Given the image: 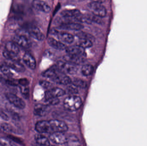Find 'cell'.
<instances>
[{
  "label": "cell",
  "mask_w": 147,
  "mask_h": 146,
  "mask_svg": "<svg viewBox=\"0 0 147 146\" xmlns=\"http://www.w3.org/2000/svg\"><path fill=\"white\" fill-rule=\"evenodd\" d=\"M82 104V101L79 97L71 96L67 97L64 101V107L65 109L70 111L78 110Z\"/></svg>",
  "instance_id": "1"
},
{
  "label": "cell",
  "mask_w": 147,
  "mask_h": 146,
  "mask_svg": "<svg viewBox=\"0 0 147 146\" xmlns=\"http://www.w3.org/2000/svg\"><path fill=\"white\" fill-rule=\"evenodd\" d=\"M88 7L92 14L98 17L104 18L107 15L106 9L101 3L93 1L88 4Z\"/></svg>",
  "instance_id": "2"
},
{
  "label": "cell",
  "mask_w": 147,
  "mask_h": 146,
  "mask_svg": "<svg viewBox=\"0 0 147 146\" xmlns=\"http://www.w3.org/2000/svg\"><path fill=\"white\" fill-rule=\"evenodd\" d=\"M56 66L59 71L65 74L73 75L78 71L77 65L66 61H59L57 62Z\"/></svg>",
  "instance_id": "3"
},
{
  "label": "cell",
  "mask_w": 147,
  "mask_h": 146,
  "mask_svg": "<svg viewBox=\"0 0 147 146\" xmlns=\"http://www.w3.org/2000/svg\"><path fill=\"white\" fill-rule=\"evenodd\" d=\"M13 41L18 46L25 49H28L31 46V42L28 35L16 34L13 36Z\"/></svg>",
  "instance_id": "4"
},
{
  "label": "cell",
  "mask_w": 147,
  "mask_h": 146,
  "mask_svg": "<svg viewBox=\"0 0 147 146\" xmlns=\"http://www.w3.org/2000/svg\"><path fill=\"white\" fill-rule=\"evenodd\" d=\"M51 80L55 83L59 85H68L71 83V79L67 75L59 71L58 69Z\"/></svg>",
  "instance_id": "5"
},
{
  "label": "cell",
  "mask_w": 147,
  "mask_h": 146,
  "mask_svg": "<svg viewBox=\"0 0 147 146\" xmlns=\"http://www.w3.org/2000/svg\"><path fill=\"white\" fill-rule=\"evenodd\" d=\"M52 33L63 43L70 44L74 41V37L73 35L67 32L59 31L56 30H53Z\"/></svg>",
  "instance_id": "6"
},
{
  "label": "cell",
  "mask_w": 147,
  "mask_h": 146,
  "mask_svg": "<svg viewBox=\"0 0 147 146\" xmlns=\"http://www.w3.org/2000/svg\"><path fill=\"white\" fill-rule=\"evenodd\" d=\"M49 139L51 141L56 145H63L67 144V137L64 133L53 132L50 134Z\"/></svg>",
  "instance_id": "7"
},
{
  "label": "cell",
  "mask_w": 147,
  "mask_h": 146,
  "mask_svg": "<svg viewBox=\"0 0 147 146\" xmlns=\"http://www.w3.org/2000/svg\"><path fill=\"white\" fill-rule=\"evenodd\" d=\"M6 97L9 103L16 108L22 109L26 107L25 102L15 94L9 93L6 94Z\"/></svg>",
  "instance_id": "8"
},
{
  "label": "cell",
  "mask_w": 147,
  "mask_h": 146,
  "mask_svg": "<svg viewBox=\"0 0 147 146\" xmlns=\"http://www.w3.org/2000/svg\"><path fill=\"white\" fill-rule=\"evenodd\" d=\"M51 127L52 133L62 132L65 133L68 131L69 128L67 124L62 121L58 120H52L49 121Z\"/></svg>",
  "instance_id": "9"
},
{
  "label": "cell",
  "mask_w": 147,
  "mask_h": 146,
  "mask_svg": "<svg viewBox=\"0 0 147 146\" xmlns=\"http://www.w3.org/2000/svg\"><path fill=\"white\" fill-rule=\"evenodd\" d=\"M25 29L28 33L29 36L33 38L38 41H42L45 39V35L37 27L29 26L26 27Z\"/></svg>",
  "instance_id": "10"
},
{
  "label": "cell",
  "mask_w": 147,
  "mask_h": 146,
  "mask_svg": "<svg viewBox=\"0 0 147 146\" xmlns=\"http://www.w3.org/2000/svg\"><path fill=\"white\" fill-rule=\"evenodd\" d=\"M35 130L40 134L52 133L49 121H41L38 122L35 125Z\"/></svg>",
  "instance_id": "11"
},
{
  "label": "cell",
  "mask_w": 147,
  "mask_h": 146,
  "mask_svg": "<svg viewBox=\"0 0 147 146\" xmlns=\"http://www.w3.org/2000/svg\"><path fill=\"white\" fill-rule=\"evenodd\" d=\"M32 4L34 7L38 11L45 13H48L51 12V7L45 1L42 0H34Z\"/></svg>",
  "instance_id": "12"
},
{
  "label": "cell",
  "mask_w": 147,
  "mask_h": 146,
  "mask_svg": "<svg viewBox=\"0 0 147 146\" xmlns=\"http://www.w3.org/2000/svg\"><path fill=\"white\" fill-rule=\"evenodd\" d=\"M60 29L68 31H80L84 27V26L79 22H69L59 25Z\"/></svg>",
  "instance_id": "13"
},
{
  "label": "cell",
  "mask_w": 147,
  "mask_h": 146,
  "mask_svg": "<svg viewBox=\"0 0 147 146\" xmlns=\"http://www.w3.org/2000/svg\"><path fill=\"white\" fill-rule=\"evenodd\" d=\"M65 51L67 54L69 55L85 56V49L78 45L67 47Z\"/></svg>",
  "instance_id": "14"
},
{
  "label": "cell",
  "mask_w": 147,
  "mask_h": 146,
  "mask_svg": "<svg viewBox=\"0 0 147 146\" xmlns=\"http://www.w3.org/2000/svg\"><path fill=\"white\" fill-rule=\"evenodd\" d=\"M65 92L63 89L59 87L51 88L46 92V99L51 98H59L65 94Z\"/></svg>",
  "instance_id": "15"
},
{
  "label": "cell",
  "mask_w": 147,
  "mask_h": 146,
  "mask_svg": "<svg viewBox=\"0 0 147 146\" xmlns=\"http://www.w3.org/2000/svg\"><path fill=\"white\" fill-rule=\"evenodd\" d=\"M5 64L11 69H13L17 72H23L25 71L24 66L17 60H7Z\"/></svg>",
  "instance_id": "16"
},
{
  "label": "cell",
  "mask_w": 147,
  "mask_h": 146,
  "mask_svg": "<svg viewBox=\"0 0 147 146\" xmlns=\"http://www.w3.org/2000/svg\"><path fill=\"white\" fill-rule=\"evenodd\" d=\"M50 111L49 106L42 104L36 105L34 107V115L40 117L45 116Z\"/></svg>",
  "instance_id": "17"
},
{
  "label": "cell",
  "mask_w": 147,
  "mask_h": 146,
  "mask_svg": "<svg viewBox=\"0 0 147 146\" xmlns=\"http://www.w3.org/2000/svg\"><path fill=\"white\" fill-rule=\"evenodd\" d=\"M85 57L84 56L74 55L67 54L64 56L63 59L65 61L77 65L84 62Z\"/></svg>",
  "instance_id": "18"
},
{
  "label": "cell",
  "mask_w": 147,
  "mask_h": 146,
  "mask_svg": "<svg viewBox=\"0 0 147 146\" xmlns=\"http://www.w3.org/2000/svg\"><path fill=\"white\" fill-rule=\"evenodd\" d=\"M47 43L51 47L58 50H65L67 47L63 43L61 42L60 40H57L52 37L48 38Z\"/></svg>",
  "instance_id": "19"
},
{
  "label": "cell",
  "mask_w": 147,
  "mask_h": 146,
  "mask_svg": "<svg viewBox=\"0 0 147 146\" xmlns=\"http://www.w3.org/2000/svg\"><path fill=\"white\" fill-rule=\"evenodd\" d=\"M82 13L81 12L77 9H65V10H63L60 13L62 17L68 18H74L76 20L77 18Z\"/></svg>",
  "instance_id": "20"
},
{
  "label": "cell",
  "mask_w": 147,
  "mask_h": 146,
  "mask_svg": "<svg viewBox=\"0 0 147 146\" xmlns=\"http://www.w3.org/2000/svg\"><path fill=\"white\" fill-rule=\"evenodd\" d=\"M23 61L24 63L32 69H35L36 62L35 59L30 53H26L23 56Z\"/></svg>",
  "instance_id": "21"
},
{
  "label": "cell",
  "mask_w": 147,
  "mask_h": 146,
  "mask_svg": "<svg viewBox=\"0 0 147 146\" xmlns=\"http://www.w3.org/2000/svg\"><path fill=\"white\" fill-rule=\"evenodd\" d=\"M5 49L14 55H18L20 52L19 46L13 41H9L5 45Z\"/></svg>",
  "instance_id": "22"
},
{
  "label": "cell",
  "mask_w": 147,
  "mask_h": 146,
  "mask_svg": "<svg viewBox=\"0 0 147 146\" xmlns=\"http://www.w3.org/2000/svg\"><path fill=\"white\" fill-rule=\"evenodd\" d=\"M35 139L36 143L40 145L47 146L50 145L49 140L46 136L42 135H36L35 137Z\"/></svg>",
  "instance_id": "23"
},
{
  "label": "cell",
  "mask_w": 147,
  "mask_h": 146,
  "mask_svg": "<svg viewBox=\"0 0 147 146\" xmlns=\"http://www.w3.org/2000/svg\"><path fill=\"white\" fill-rule=\"evenodd\" d=\"M78 45L84 49H87L92 46L93 42L86 39L79 38Z\"/></svg>",
  "instance_id": "24"
},
{
  "label": "cell",
  "mask_w": 147,
  "mask_h": 146,
  "mask_svg": "<svg viewBox=\"0 0 147 146\" xmlns=\"http://www.w3.org/2000/svg\"><path fill=\"white\" fill-rule=\"evenodd\" d=\"M94 68L90 64H85L83 65L81 69V73L84 76H87L91 75L93 73Z\"/></svg>",
  "instance_id": "25"
},
{
  "label": "cell",
  "mask_w": 147,
  "mask_h": 146,
  "mask_svg": "<svg viewBox=\"0 0 147 146\" xmlns=\"http://www.w3.org/2000/svg\"><path fill=\"white\" fill-rule=\"evenodd\" d=\"M71 84L77 87L85 88L87 87V83L84 81L80 79H71Z\"/></svg>",
  "instance_id": "26"
},
{
  "label": "cell",
  "mask_w": 147,
  "mask_h": 146,
  "mask_svg": "<svg viewBox=\"0 0 147 146\" xmlns=\"http://www.w3.org/2000/svg\"><path fill=\"white\" fill-rule=\"evenodd\" d=\"M76 36L79 38L86 39H90L92 42H94L95 40V37L94 36H92V34L84 32L79 31L76 34Z\"/></svg>",
  "instance_id": "27"
},
{
  "label": "cell",
  "mask_w": 147,
  "mask_h": 146,
  "mask_svg": "<svg viewBox=\"0 0 147 146\" xmlns=\"http://www.w3.org/2000/svg\"><path fill=\"white\" fill-rule=\"evenodd\" d=\"M10 68L8 67L6 64L0 65V70L5 75L11 76L13 75L12 72L10 71Z\"/></svg>",
  "instance_id": "28"
},
{
  "label": "cell",
  "mask_w": 147,
  "mask_h": 146,
  "mask_svg": "<svg viewBox=\"0 0 147 146\" xmlns=\"http://www.w3.org/2000/svg\"><path fill=\"white\" fill-rule=\"evenodd\" d=\"M3 56L6 58L7 60H17L18 59V55H14L7 51L4 49L3 52Z\"/></svg>",
  "instance_id": "29"
},
{
  "label": "cell",
  "mask_w": 147,
  "mask_h": 146,
  "mask_svg": "<svg viewBox=\"0 0 147 146\" xmlns=\"http://www.w3.org/2000/svg\"><path fill=\"white\" fill-rule=\"evenodd\" d=\"M79 141L77 137L74 135H70L67 137V144L69 145H78L79 144Z\"/></svg>",
  "instance_id": "30"
},
{
  "label": "cell",
  "mask_w": 147,
  "mask_h": 146,
  "mask_svg": "<svg viewBox=\"0 0 147 146\" xmlns=\"http://www.w3.org/2000/svg\"><path fill=\"white\" fill-rule=\"evenodd\" d=\"M13 143L10 139L5 138H0V145L1 146H12Z\"/></svg>",
  "instance_id": "31"
},
{
  "label": "cell",
  "mask_w": 147,
  "mask_h": 146,
  "mask_svg": "<svg viewBox=\"0 0 147 146\" xmlns=\"http://www.w3.org/2000/svg\"><path fill=\"white\" fill-rule=\"evenodd\" d=\"M46 99L47 103L51 105H57L59 103V100L58 98H51Z\"/></svg>",
  "instance_id": "32"
},
{
  "label": "cell",
  "mask_w": 147,
  "mask_h": 146,
  "mask_svg": "<svg viewBox=\"0 0 147 146\" xmlns=\"http://www.w3.org/2000/svg\"><path fill=\"white\" fill-rule=\"evenodd\" d=\"M1 127L4 131L7 132H13L14 129L12 126L8 123H3L2 124Z\"/></svg>",
  "instance_id": "33"
},
{
  "label": "cell",
  "mask_w": 147,
  "mask_h": 146,
  "mask_svg": "<svg viewBox=\"0 0 147 146\" xmlns=\"http://www.w3.org/2000/svg\"><path fill=\"white\" fill-rule=\"evenodd\" d=\"M29 91V88L27 86H21V91L23 96H28Z\"/></svg>",
  "instance_id": "34"
},
{
  "label": "cell",
  "mask_w": 147,
  "mask_h": 146,
  "mask_svg": "<svg viewBox=\"0 0 147 146\" xmlns=\"http://www.w3.org/2000/svg\"><path fill=\"white\" fill-rule=\"evenodd\" d=\"M40 85L44 87V88H48L49 87H51L52 86V84H51V82L49 81H41L40 82Z\"/></svg>",
  "instance_id": "35"
},
{
  "label": "cell",
  "mask_w": 147,
  "mask_h": 146,
  "mask_svg": "<svg viewBox=\"0 0 147 146\" xmlns=\"http://www.w3.org/2000/svg\"><path fill=\"white\" fill-rule=\"evenodd\" d=\"M78 87L72 84L71 85L68 87V90L69 92L71 93H76L78 92Z\"/></svg>",
  "instance_id": "36"
},
{
  "label": "cell",
  "mask_w": 147,
  "mask_h": 146,
  "mask_svg": "<svg viewBox=\"0 0 147 146\" xmlns=\"http://www.w3.org/2000/svg\"><path fill=\"white\" fill-rule=\"evenodd\" d=\"M6 82L8 85H9L12 86H16L19 84V81L15 80L14 79H8L6 81Z\"/></svg>",
  "instance_id": "37"
},
{
  "label": "cell",
  "mask_w": 147,
  "mask_h": 146,
  "mask_svg": "<svg viewBox=\"0 0 147 146\" xmlns=\"http://www.w3.org/2000/svg\"><path fill=\"white\" fill-rule=\"evenodd\" d=\"M29 82L26 79H22L19 80V84L21 86H27Z\"/></svg>",
  "instance_id": "38"
},
{
  "label": "cell",
  "mask_w": 147,
  "mask_h": 146,
  "mask_svg": "<svg viewBox=\"0 0 147 146\" xmlns=\"http://www.w3.org/2000/svg\"><path fill=\"white\" fill-rule=\"evenodd\" d=\"M0 117L5 121H8L9 120V117L1 110H0Z\"/></svg>",
  "instance_id": "39"
}]
</instances>
